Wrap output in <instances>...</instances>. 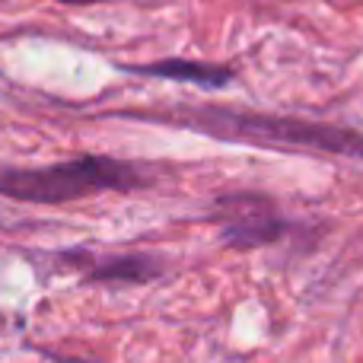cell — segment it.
I'll return each mask as SVG.
<instances>
[{
  "label": "cell",
  "mask_w": 363,
  "mask_h": 363,
  "mask_svg": "<svg viewBox=\"0 0 363 363\" xmlns=\"http://www.w3.org/2000/svg\"><path fill=\"white\" fill-rule=\"evenodd\" d=\"M61 4H96V0H61Z\"/></svg>",
  "instance_id": "cell-6"
},
{
  "label": "cell",
  "mask_w": 363,
  "mask_h": 363,
  "mask_svg": "<svg viewBox=\"0 0 363 363\" xmlns=\"http://www.w3.org/2000/svg\"><path fill=\"white\" fill-rule=\"evenodd\" d=\"M163 264L160 258L150 255H108V258H96L89 264V281H102V284H147L153 277H160Z\"/></svg>",
  "instance_id": "cell-5"
},
{
  "label": "cell",
  "mask_w": 363,
  "mask_h": 363,
  "mask_svg": "<svg viewBox=\"0 0 363 363\" xmlns=\"http://www.w3.org/2000/svg\"><path fill=\"white\" fill-rule=\"evenodd\" d=\"M134 74H147V77H163V80H179V83H194L204 89H220L233 80L230 67L220 64H204V61H182V57H169V61H157V64H144V67H131Z\"/></svg>",
  "instance_id": "cell-4"
},
{
  "label": "cell",
  "mask_w": 363,
  "mask_h": 363,
  "mask_svg": "<svg viewBox=\"0 0 363 363\" xmlns=\"http://www.w3.org/2000/svg\"><path fill=\"white\" fill-rule=\"evenodd\" d=\"M160 121H172L182 128H194L220 140H239V144L274 147V150H309L332 153V157H357L363 160V134L351 128L322 125V121L287 118V115L245 112V108H179L172 115H153Z\"/></svg>",
  "instance_id": "cell-1"
},
{
  "label": "cell",
  "mask_w": 363,
  "mask_h": 363,
  "mask_svg": "<svg viewBox=\"0 0 363 363\" xmlns=\"http://www.w3.org/2000/svg\"><path fill=\"white\" fill-rule=\"evenodd\" d=\"M147 176L112 157H77L42 169H0V194L29 204H61L99 191H134Z\"/></svg>",
  "instance_id": "cell-2"
},
{
  "label": "cell",
  "mask_w": 363,
  "mask_h": 363,
  "mask_svg": "<svg viewBox=\"0 0 363 363\" xmlns=\"http://www.w3.org/2000/svg\"><path fill=\"white\" fill-rule=\"evenodd\" d=\"M213 220L220 236L233 249H258L271 245L287 233V223L277 217L274 204L262 194H223L213 204Z\"/></svg>",
  "instance_id": "cell-3"
}]
</instances>
